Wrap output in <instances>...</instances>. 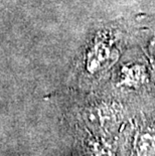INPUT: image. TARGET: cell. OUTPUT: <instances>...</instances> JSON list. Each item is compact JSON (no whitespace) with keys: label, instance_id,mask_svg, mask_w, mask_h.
<instances>
[{"label":"cell","instance_id":"obj_2","mask_svg":"<svg viewBox=\"0 0 155 156\" xmlns=\"http://www.w3.org/2000/svg\"><path fill=\"white\" fill-rule=\"evenodd\" d=\"M148 80L146 66L141 62L125 64L120 71V85L127 87H137L144 84Z\"/></svg>","mask_w":155,"mask_h":156},{"label":"cell","instance_id":"obj_1","mask_svg":"<svg viewBox=\"0 0 155 156\" xmlns=\"http://www.w3.org/2000/svg\"><path fill=\"white\" fill-rule=\"evenodd\" d=\"M113 39L107 34L99 38L87 56V67L89 71H97L106 64L113 56Z\"/></svg>","mask_w":155,"mask_h":156},{"label":"cell","instance_id":"obj_3","mask_svg":"<svg viewBox=\"0 0 155 156\" xmlns=\"http://www.w3.org/2000/svg\"><path fill=\"white\" fill-rule=\"evenodd\" d=\"M148 48H149V51H150L151 55H152L155 59V35L150 39L149 44H148Z\"/></svg>","mask_w":155,"mask_h":156}]
</instances>
